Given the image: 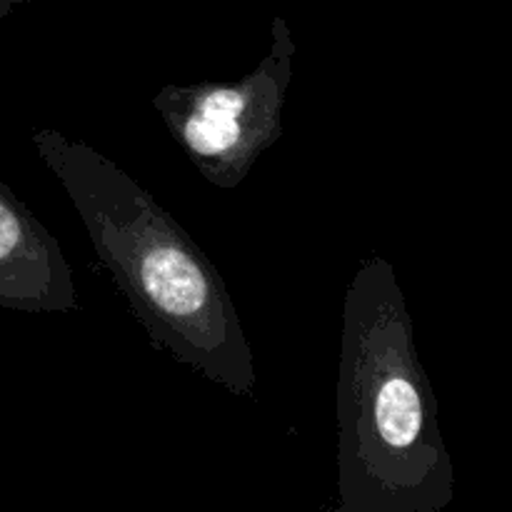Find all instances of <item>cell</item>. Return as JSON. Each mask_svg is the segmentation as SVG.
<instances>
[{
	"label": "cell",
	"instance_id": "cell-4",
	"mask_svg": "<svg viewBox=\"0 0 512 512\" xmlns=\"http://www.w3.org/2000/svg\"><path fill=\"white\" fill-rule=\"evenodd\" d=\"M0 308L18 313H78L73 268L58 238L0 180Z\"/></svg>",
	"mask_w": 512,
	"mask_h": 512
},
{
	"label": "cell",
	"instance_id": "cell-2",
	"mask_svg": "<svg viewBox=\"0 0 512 512\" xmlns=\"http://www.w3.org/2000/svg\"><path fill=\"white\" fill-rule=\"evenodd\" d=\"M335 512H440L455 498L453 455L415 348L395 268L368 255L343 300Z\"/></svg>",
	"mask_w": 512,
	"mask_h": 512
},
{
	"label": "cell",
	"instance_id": "cell-1",
	"mask_svg": "<svg viewBox=\"0 0 512 512\" xmlns=\"http://www.w3.org/2000/svg\"><path fill=\"white\" fill-rule=\"evenodd\" d=\"M33 148L63 185L115 288L155 348L240 398L258 388L253 348L213 260L118 163L53 128Z\"/></svg>",
	"mask_w": 512,
	"mask_h": 512
},
{
	"label": "cell",
	"instance_id": "cell-3",
	"mask_svg": "<svg viewBox=\"0 0 512 512\" xmlns=\"http://www.w3.org/2000/svg\"><path fill=\"white\" fill-rule=\"evenodd\" d=\"M298 45L283 20L258 65L238 80L163 85L153 108L210 185L235 190L283 138V110Z\"/></svg>",
	"mask_w": 512,
	"mask_h": 512
}]
</instances>
